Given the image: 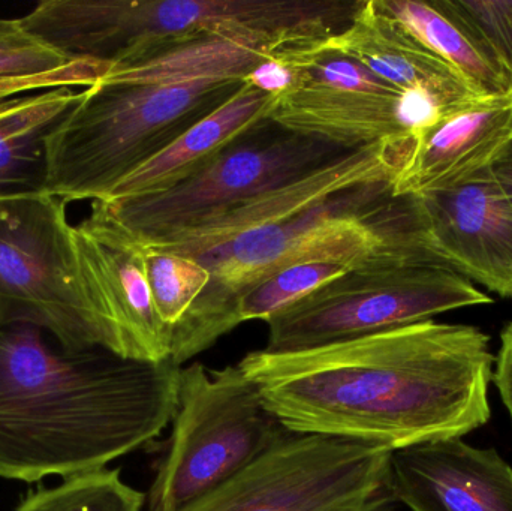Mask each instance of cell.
I'll list each match as a JSON object with an SVG mask.
<instances>
[{
	"mask_svg": "<svg viewBox=\"0 0 512 511\" xmlns=\"http://www.w3.org/2000/svg\"><path fill=\"white\" fill-rule=\"evenodd\" d=\"M493 363L478 327L429 320L294 353L251 351L237 365L292 434L394 452L486 425Z\"/></svg>",
	"mask_w": 512,
	"mask_h": 511,
	"instance_id": "obj_1",
	"label": "cell"
},
{
	"mask_svg": "<svg viewBox=\"0 0 512 511\" xmlns=\"http://www.w3.org/2000/svg\"><path fill=\"white\" fill-rule=\"evenodd\" d=\"M0 326V477L35 483L107 468L173 422L180 368L105 348L65 350Z\"/></svg>",
	"mask_w": 512,
	"mask_h": 511,
	"instance_id": "obj_2",
	"label": "cell"
},
{
	"mask_svg": "<svg viewBox=\"0 0 512 511\" xmlns=\"http://www.w3.org/2000/svg\"><path fill=\"white\" fill-rule=\"evenodd\" d=\"M194 260L209 269L212 279L171 332V362L177 368L240 326L239 297L285 267L312 261L351 270L424 261L442 264L420 245L409 198H394L391 182L340 192Z\"/></svg>",
	"mask_w": 512,
	"mask_h": 511,
	"instance_id": "obj_3",
	"label": "cell"
},
{
	"mask_svg": "<svg viewBox=\"0 0 512 511\" xmlns=\"http://www.w3.org/2000/svg\"><path fill=\"white\" fill-rule=\"evenodd\" d=\"M361 0H45L21 24L72 59L113 69L228 38L280 51L342 30Z\"/></svg>",
	"mask_w": 512,
	"mask_h": 511,
	"instance_id": "obj_4",
	"label": "cell"
},
{
	"mask_svg": "<svg viewBox=\"0 0 512 511\" xmlns=\"http://www.w3.org/2000/svg\"><path fill=\"white\" fill-rule=\"evenodd\" d=\"M242 77L99 80L47 140V194L104 201L135 170L243 89Z\"/></svg>",
	"mask_w": 512,
	"mask_h": 511,
	"instance_id": "obj_5",
	"label": "cell"
},
{
	"mask_svg": "<svg viewBox=\"0 0 512 511\" xmlns=\"http://www.w3.org/2000/svg\"><path fill=\"white\" fill-rule=\"evenodd\" d=\"M171 423L144 511L186 509L292 435L239 365L180 368Z\"/></svg>",
	"mask_w": 512,
	"mask_h": 511,
	"instance_id": "obj_6",
	"label": "cell"
},
{
	"mask_svg": "<svg viewBox=\"0 0 512 511\" xmlns=\"http://www.w3.org/2000/svg\"><path fill=\"white\" fill-rule=\"evenodd\" d=\"M9 324L39 327L65 350H110L62 198L0 197V326Z\"/></svg>",
	"mask_w": 512,
	"mask_h": 511,
	"instance_id": "obj_7",
	"label": "cell"
},
{
	"mask_svg": "<svg viewBox=\"0 0 512 511\" xmlns=\"http://www.w3.org/2000/svg\"><path fill=\"white\" fill-rule=\"evenodd\" d=\"M490 303L492 297L439 263L349 270L270 318L262 350H310Z\"/></svg>",
	"mask_w": 512,
	"mask_h": 511,
	"instance_id": "obj_8",
	"label": "cell"
},
{
	"mask_svg": "<svg viewBox=\"0 0 512 511\" xmlns=\"http://www.w3.org/2000/svg\"><path fill=\"white\" fill-rule=\"evenodd\" d=\"M348 152L322 138L283 128L267 117L173 188L96 204L138 242H152L197 227Z\"/></svg>",
	"mask_w": 512,
	"mask_h": 511,
	"instance_id": "obj_9",
	"label": "cell"
},
{
	"mask_svg": "<svg viewBox=\"0 0 512 511\" xmlns=\"http://www.w3.org/2000/svg\"><path fill=\"white\" fill-rule=\"evenodd\" d=\"M391 450L292 434L182 511H393Z\"/></svg>",
	"mask_w": 512,
	"mask_h": 511,
	"instance_id": "obj_10",
	"label": "cell"
},
{
	"mask_svg": "<svg viewBox=\"0 0 512 511\" xmlns=\"http://www.w3.org/2000/svg\"><path fill=\"white\" fill-rule=\"evenodd\" d=\"M74 236L110 351L135 362H168L171 333L156 312L141 243L96 203Z\"/></svg>",
	"mask_w": 512,
	"mask_h": 511,
	"instance_id": "obj_11",
	"label": "cell"
},
{
	"mask_svg": "<svg viewBox=\"0 0 512 511\" xmlns=\"http://www.w3.org/2000/svg\"><path fill=\"white\" fill-rule=\"evenodd\" d=\"M420 245L445 267L512 297V206L492 168L456 188L408 197Z\"/></svg>",
	"mask_w": 512,
	"mask_h": 511,
	"instance_id": "obj_12",
	"label": "cell"
},
{
	"mask_svg": "<svg viewBox=\"0 0 512 511\" xmlns=\"http://www.w3.org/2000/svg\"><path fill=\"white\" fill-rule=\"evenodd\" d=\"M412 144L414 138L409 134L349 150L312 173L231 207L197 227L141 245L198 257L249 231L286 221L340 192L372 183L393 182Z\"/></svg>",
	"mask_w": 512,
	"mask_h": 511,
	"instance_id": "obj_13",
	"label": "cell"
},
{
	"mask_svg": "<svg viewBox=\"0 0 512 511\" xmlns=\"http://www.w3.org/2000/svg\"><path fill=\"white\" fill-rule=\"evenodd\" d=\"M411 152L391 182L394 198L456 188L489 170L512 143V92L436 111L412 131Z\"/></svg>",
	"mask_w": 512,
	"mask_h": 511,
	"instance_id": "obj_14",
	"label": "cell"
},
{
	"mask_svg": "<svg viewBox=\"0 0 512 511\" xmlns=\"http://www.w3.org/2000/svg\"><path fill=\"white\" fill-rule=\"evenodd\" d=\"M390 480L412 511H512L510 465L460 438L394 450Z\"/></svg>",
	"mask_w": 512,
	"mask_h": 511,
	"instance_id": "obj_15",
	"label": "cell"
},
{
	"mask_svg": "<svg viewBox=\"0 0 512 511\" xmlns=\"http://www.w3.org/2000/svg\"><path fill=\"white\" fill-rule=\"evenodd\" d=\"M318 44L357 60L391 86L426 101L435 113L481 98L453 66L382 14L373 0H361L349 23Z\"/></svg>",
	"mask_w": 512,
	"mask_h": 511,
	"instance_id": "obj_16",
	"label": "cell"
},
{
	"mask_svg": "<svg viewBox=\"0 0 512 511\" xmlns=\"http://www.w3.org/2000/svg\"><path fill=\"white\" fill-rule=\"evenodd\" d=\"M433 113L426 101L411 93L376 95L298 84L277 96L270 119L352 150L412 134Z\"/></svg>",
	"mask_w": 512,
	"mask_h": 511,
	"instance_id": "obj_17",
	"label": "cell"
},
{
	"mask_svg": "<svg viewBox=\"0 0 512 511\" xmlns=\"http://www.w3.org/2000/svg\"><path fill=\"white\" fill-rule=\"evenodd\" d=\"M276 98L246 83L222 107L195 123L171 146L126 177L107 200L156 194L188 179L231 141L270 117Z\"/></svg>",
	"mask_w": 512,
	"mask_h": 511,
	"instance_id": "obj_18",
	"label": "cell"
},
{
	"mask_svg": "<svg viewBox=\"0 0 512 511\" xmlns=\"http://www.w3.org/2000/svg\"><path fill=\"white\" fill-rule=\"evenodd\" d=\"M63 87L0 101V197L47 194V140L78 104Z\"/></svg>",
	"mask_w": 512,
	"mask_h": 511,
	"instance_id": "obj_19",
	"label": "cell"
},
{
	"mask_svg": "<svg viewBox=\"0 0 512 511\" xmlns=\"http://www.w3.org/2000/svg\"><path fill=\"white\" fill-rule=\"evenodd\" d=\"M110 71L105 63L54 50L20 20L0 18V101L30 90L90 87Z\"/></svg>",
	"mask_w": 512,
	"mask_h": 511,
	"instance_id": "obj_20",
	"label": "cell"
},
{
	"mask_svg": "<svg viewBox=\"0 0 512 511\" xmlns=\"http://www.w3.org/2000/svg\"><path fill=\"white\" fill-rule=\"evenodd\" d=\"M382 14L396 21L427 50L453 66L481 96L505 95L512 86L477 50L462 27L436 8L433 0H373Z\"/></svg>",
	"mask_w": 512,
	"mask_h": 511,
	"instance_id": "obj_21",
	"label": "cell"
},
{
	"mask_svg": "<svg viewBox=\"0 0 512 511\" xmlns=\"http://www.w3.org/2000/svg\"><path fill=\"white\" fill-rule=\"evenodd\" d=\"M277 51L252 42L207 38L180 45L152 59L113 69L101 80L126 83H165L204 77L245 78Z\"/></svg>",
	"mask_w": 512,
	"mask_h": 511,
	"instance_id": "obj_22",
	"label": "cell"
},
{
	"mask_svg": "<svg viewBox=\"0 0 512 511\" xmlns=\"http://www.w3.org/2000/svg\"><path fill=\"white\" fill-rule=\"evenodd\" d=\"M144 504L146 495L123 482L120 470L101 468L29 492L14 511H143Z\"/></svg>",
	"mask_w": 512,
	"mask_h": 511,
	"instance_id": "obj_23",
	"label": "cell"
},
{
	"mask_svg": "<svg viewBox=\"0 0 512 511\" xmlns=\"http://www.w3.org/2000/svg\"><path fill=\"white\" fill-rule=\"evenodd\" d=\"M141 246L156 312L171 333L204 293L212 275L194 258Z\"/></svg>",
	"mask_w": 512,
	"mask_h": 511,
	"instance_id": "obj_24",
	"label": "cell"
},
{
	"mask_svg": "<svg viewBox=\"0 0 512 511\" xmlns=\"http://www.w3.org/2000/svg\"><path fill=\"white\" fill-rule=\"evenodd\" d=\"M343 264L312 261L285 267L270 278L258 282L237 300L240 324L261 320L267 323L274 315L303 297L309 296L322 285L349 272Z\"/></svg>",
	"mask_w": 512,
	"mask_h": 511,
	"instance_id": "obj_25",
	"label": "cell"
},
{
	"mask_svg": "<svg viewBox=\"0 0 512 511\" xmlns=\"http://www.w3.org/2000/svg\"><path fill=\"white\" fill-rule=\"evenodd\" d=\"M512 86V0H433Z\"/></svg>",
	"mask_w": 512,
	"mask_h": 511,
	"instance_id": "obj_26",
	"label": "cell"
},
{
	"mask_svg": "<svg viewBox=\"0 0 512 511\" xmlns=\"http://www.w3.org/2000/svg\"><path fill=\"white\" fill-rule=\"evenodd\" d=\"M245 81L262 92L280 96L295 86V72L277 54L255 66L245 77Z\"/></svg>",
	"mask_w": 512,
	"mask_h": 511,
	"instance_id": "obj_27",
	"label": "cell"
},
{
	"mask_svg": "<svg viewBox=\"0 0 512 511\" xmlns=\"http://www.w3.org/2000/svg\"><path fill=\"white\" fill-rule=\"evenodd\" d=\"M495 360L496 369L492 380L498 387L499 395L510 413L512 422V323L501 333V350Z\"/></svg>",
	"mask_w": 512,
	"mask_h": 511,
	"instance_id": "obj_28",
	"label": "cell"
},
{
	"mask_svg": "<svg viewBox=\"0 0 512 511\" xmlns=\"http://www.w3.org/2000/svg\"><path fill=\"white\" fill-rule=\"evenodd\" d=\"M492 174L496 182L501 186L504 194L507 195L512 206V143L511 146L505 150L504 155L493 165Z\"/></svg>",
	"mask_w": 512,
	"mask_h": 511,
	"instance_id": "obj_29",
	"label": "cell"
}]
</instances>
